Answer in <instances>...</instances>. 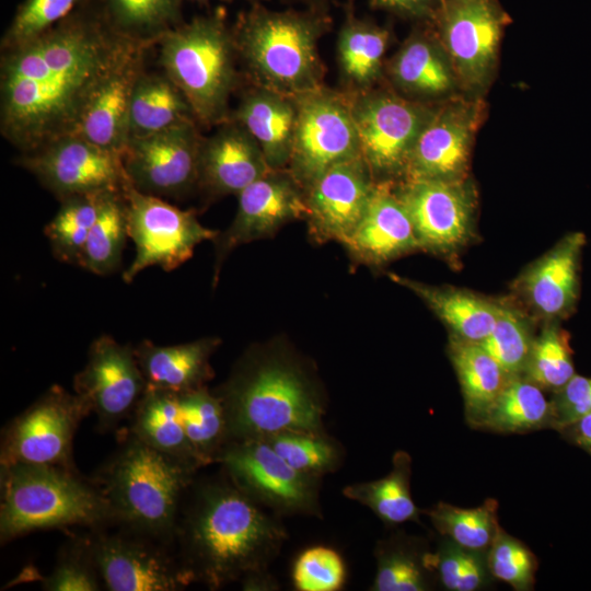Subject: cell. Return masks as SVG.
I'll return each mask as SVG.
<instances>
[{
  "instance_id": "484cf974",
  "label": "cell",
  "mask_w": 591,
  "mask_h": 591,
  "mask_svg": "<svg viewBox=\"0 0 591 591\" xmlns=\"http://www.w3.org/2000/svg\"><path fill=\"white\" fill-rule=\"evenodd\" d=\"M343 245L355 260L372 266L420 250L394 181L375 182L361 220Z\"/></svg>"
},
{
  "instance_id": "ee69618b",
  "label": "cell",
  "mask_w": 591,
  "mask_h": 591,
  "mask_svg": "<svg viewBox=\"0 0 591 591\" xmlns=\"http://www.w3.org/2000/svg\"><path fill=\"white\" fill-rule=\"evenodd\" d=\"M296 470L321 476L335 471L339 448L321 432L282 431L262 438Z\"/></svg>"
},
{
  "instance_id": "ac0fdd59",
  "label": "cell",
  "mask_w": 591,
  "mask_h": 591,
  "mask_svg": "<svg viewBox=\"0 0 591 591\" xmlns=\"http://www.w3.org/2000/svg\"><path fill=\"white\" fill-rule=\"evenodd\" d=\"M18 162L59 200L73 195L124 190L128 183L120 155L77 135L23 153Z\"/></svg>"
},
{
  "instance_id": "f907efd6",
  "label": "cell",
  "mask_w": 591,
  "mask_h": 591,
  "mask_svg": "<svg viewBox=\"0 0 591 591\" xmlns=\"http://www.w3.org/2000/svg\"><path fill=\"white\" fill-rule=\"evenodd\" d=\"M549 402V429L559 431L591 413V379L575 374Z\"/></svg>"
},
{
  "instance_id": "6da1fadb",
  "label": "cell",
  "mask_w": 591,
  "mask_h": 591,
  "mask_svg": "<svg viewBox=\"0 0 591 591\" xmlns=\"http://www.w3.org/2000/svg\"><path fill=\"white\" fill-rule=\"evenodd\" d=\"M127 35L95 19L67 18L2 50L0 130L23 153L76 135L92 93Z\"/></svg>"
},
{
  "instance_id": "f5cc1de1",
  "label": "cell",
  "mask_w": 591,
  "mask_h": 591,
  "mask_svg": "<svg viewBox=\"0 0 591 591\" xmlns=\"http://www.w3.org/2000/svg\"><path fill=\"white\" fill-rule=\"evenodd\" d=\"M563 438L591 455V413L558 431Z\"/></svg>"
},
{
  "instance_id": "7bdbcfd3",
  "label": "cell",
  "mask_w": 591,
  "mask_h": 591,
  "mask_svg": "<svg viewBox=\"0 0 591 591\" xmlns=\"http://www.w3.org/2000/svg\"><path fill=\"white\" fill-rule=\"evenodd\" d=\"M114 27L132 38L158 42L175 27L181 0H107Z\"/></svg>"
},
{
  "instance_id": "cb8c5ba5",
  "label": "cell",
  "mask_w": 591,
  "mask_h": 591,
  "mask_svg": "<svg viewBox=\"0 0 591 591\" xmlns=\"http://www.w3.org/2000/svg\"><path fill=\"white\" fill-rule=\"evenodd\" d=\"M202 137L197 189L209 199L239 195L267 174L269 167L258 143L239 121L229 118Z\"/></svg>"
},
{
  "instance_id": "30bf717a",
  "label": "cell",
  "mask_w": 591,
  "mask_h": 591,
  "mask_svg": "<svg viewBox=\"0 0 591 591\" xmlns=\"http://www.w3.org/2000/svg\"><path fill=\"white\" fill-rule=\"evenodd\" d=\"M92 529L88 541L109 591H176L193 583L174 543L115 524Z\"/></svg>"
},
{
  "instance_id": "1f68e13d",
  "label": "cell",
  "mask_w": 591,
  "mask_h": 591,
  "mask_svg": "<svg viewBox=\"0 0 591 591\" xmlns=\"http://www.w3.org/2000/svg\"><path fill=\"white\" fill-rule=\"evenodd\" d=\"M128 431L158 451L197 470L202 467L187 440L177 393L146 387Z\"/></svg>"
},
{
  "instance_id": "3957f363",
  "label": "cell",
  "mask_w": 591,
  "mask_h": 591,
  "mask_svg": "<svg viewBox=\"0 0 591 591\" xmlns=\"http://www.w3.org/2000/svg\"><path fill=\"white\" fill-rule=\"evenodd\" d=\"M215 394L224 409L229 441L322 431L325 408L320 386L285 348L247 350Z\"/></svg>"
},
{
  "instance_id": "2e32d148",
  "label": "cell",
  "mask_w": 591,
  "mask_h": 591,
  "mask_svg": "<svg viewBox=\"0 0 591 591\" xmlns=\"http://www.w3.org/2000/svg\"><path fill=\"white\" fill-rule=\"evenodd\" d=\"M483 97L462 93L441 101L420 132L401 179H462L485 118Z\"/></svg>"
},
{
  "instance_id": "c3c4849f",
  "label": "cell",
  "mask_w": 591,
  "mask_h": 591,
  "mask_svg": "<svg viewBox=\"0 0 591 591\" xmlns=\"http://www.w3.org/2000/svg\"><path fill=\"white\" fill-rule=\"evenodd\" d=\"M83 0H25L1 40V50L24 44L68 18Z\"/></svg>"
},
{
  "instance_id": "e575fe53",
  "label": "cell",
  "mask_w": 591,
  "mask_h": 591,
  "mask_svg": "<svg viewBox=\"0 0 591 591\" xmlns=\"http://www.w3.org/2000/svg\"><path fill=\"white\" fill-rule=\"evenodd\" d=\"M392 464V470L384 477L348 485L343 494L369 508L386 524L418 522L420 510L410 493L412 457L405 451H397Z\"/></svg>"
},
{
  "instance_id": "5bb4252c",
  "label": "cell",
  "mask_w": 591,
  "mask_h": 591,
  "mask_svg": "<svg viewBox=\"0 0 591 591\" xmlns=\"http://www.w3.org/2000/svg\"><path fill=\"white\" fill-rule=\"evenodd\" d=\"M294 100L297 123L287 170L305 190L331 166L361 154L347 93L323 86Z\"/></svg>"
},
{
  "instance_id": "44dd1931",
  "label": "cell",
  "mask_w": 591,
  "mask_h": 591,
  "mask_svg": "<svg viewBox=\"0 0 591 591\" xmlns=\"http://www.w3.org/2000/svg\"><path fill=\"white\" fill-rule=\"evenodd\" d=\"M152 43L127 36L95 86L77 136L121 155L129 138L132 93L144 71L146 50Z\"/></svg>"
},
{
  "instance_id": "b9f144b4",
  "label": "cell",
  "mask_w": 591,
  "mask_h": 591,
  "mask_svg": "<svg viewBox=\"0 0 591 591\" xmlns=\"http://www.w3.org/2000/svg\"><path fill=\"white\" fill-rule=\"evenodd\" d=\"M534 338L526 315L514 304L498 300L494 328L479 344L513 378L523 375Z\"/></svg>"
},
{
  "instance_id": "d4e9b609",
  "label": "cell",
  "mask_w": 591,
  "mask_h": 591,
  "mask_svg": "<svg viewBox=\"0 0 591 591\" xmlns=\"http://www.w3.org/2000/svg\"><path fill=\"white\" fill-rule=\"evenodd\" d=\"M385 70L393 90L415 101L430 103L461 93L452 62L431 23H417Z\"/></svg>"
},
{
  "instance_id": "52a82bcc",
  "label": "cell",
  "mask_w": 591,
  "mask_h": 591,
  "mask_svg": "<svg viewBox=\"0 0 591 591\" xmlns=\"http://www.w3.org/2000/svg\"><path fill=\"white\" fill-rule=\"evenodd\" d=\"M163 72L186 97L201 126L230 118L229 101L239 84L233 32L222 13L196 16L157 42Z\"/></svg>"
},
{
  "instance_id": "8d00e7d4",
  "label": "cell",
  "mask_w": 591,
  "mask_h": 591,
  "mask_svg": "<svg viewBox=\"0 0 591 591\" xmlns=\"http://www.w3.org/2000/svg\"><path fill=\"white\" fill-rule=\"evenodd\" d=\"M127 236L124 190L107 192L90 230L79 266L99 276L115 273L120 268Z\"/></svg>"
},
{
  "instance_id": "8992f818",
  "label": "cell",
  "mask_w": 591,
  "mask_h": 591,
  "mask_svg": "<svg viewBox=\"0 0 591 591\" xmlns=\"http://www.w3.org/2000/svg\"><path fill=\"white\" fill-rule=\"evenodd\" d=\"M0 542L38 530L115 524L101 488L77 468L53 465H0Z\"/></svg>"
},
{
  "instance_id": "db71d44e",
  "label": "cell",
  "mask_w": 591,
  "mask_h": 591,
  "mask_svg": "<svg viewBox=\"0 0 591 591\" xmlns=\"http://www.w3.org/2000/svg\"><path fill=\"white\" fill-rule=\"evenodd\" d=\"M240 582L243 590H275L278 588L267 571L251 573Z\"/></svg>"
},
{
  "instance_id": "7c38bea8",
  "label": "cell",
  "mask_w": 591,
  "mask_h": 591,
  "mask_svg": "<svg viewBox=\"0 0 591 591\" xmlns=\"http://www.w3.org/2000/svg\"><path fill=\"white\" fill-rule=\"evenodd\" d=\"M92 413L76 392L53 385L2 429L0 465L38 464L76 468L72 443Z\"/></svg>"
},
{
  "instance_id": "bcb514c9",
  "label": "cell",
  "mask_w": 591,
  "mask_h": 591,
  "mask_svg": "<svg viewBox=\"0 0 591 591\" xmlns=\"http://www.w3.org/2000/svg\"><path fill=\"white\" fill-rule=\"evenodd\" d=\"M46 591H100L104 584L88 536L73 537L60 548L53 571L42 578Z\"/></svg>"
},
{
  "instance_id": "d590c367",
  "label": "cell",
  "mask_w": 591,
  "mask_h": 591,
  "mask_svg": "<svg viewBox=\"0 0 591 591\" xmlns=\"http://www.w3.org/2000/svg\"><path fill=\"white\" fill-rule=\"evenodd\" d=\"M551 402L543 389L523 375L510 378L479 429L524 433L549 429Z\"/></svg>"
},
{
  "instance_id": "816d5d0a",
  "label": "cell",
  "mask_w": 591,
  "mask_h": 591,
  "mask_svg": "<svg viewBox=\"0 0 591 591\" xmlns=\"http://www.w3.org/2000/svg\"><path fill=\"white\" fill-rule=\"evenodd\" d=\"M372 9L416 23H431L442 0H368Z\"/></svg>"
},
{
  "instance_id": "ba28073f",
  "label": "cell",
  "mask_w": 591,
  "mask_h": 591,
  "mask_svg": "<svg viewBox=\"0 0 591 591\" xmlns=\"http://www.w3.org/2000/svg\"><path fill=\"white\" fill-rule=\"evenodd\" d=\"M360 154L375 182L402 178L410 152L434 113L431 103L395 90L348 93Z\"/></svg>"
},
{
  "instance_id": "f6af8a7d",
  "label": "cell",
  "mask_w": 591,
  "mask_h": 591,
  "mask_svg": "<svg viewBox=\"0 0 591 591\" xmlns=\"http://www.w3.org/2000/svg\"><path fill=\"white\" fill-rule=\"evenodd\" d=\"M438 581L449 591H477L487 588L491 576L487 553L463 547L443 537L432 553Z\"/></svg>"
},
{
  "instance_id": "9a60e30c",
  "label": "cell",
  "mask_w": 591,
  "mask_h": 591,
  "mask_svg": "<svg viewBox=\"0 0 591 591\" xmlns=\"http://www.w3.org/2000/svg\"><path fill=\"white\" fill-rule=\"evenodd\" d=\"M394 189L412 220L420 250L452 257L474 235L477 193L470 177L407 179Z\"/></svg>"
},
{
  "instance_id": "9c48e42d",
  "label": "cell",
  "mask_w": 591,
  "mask_h": 591,
  "mask_svg": "<svg viewBox=\"0 0 591 591\" xmlns=\"http://www.w3.org/2000/svg\"><path fill=\"white\" fill-rule=\"evenodd\" d=\"M510 23L498 0H442L431 24L452 62L462 94L483 97L487 92Z\"/></svg>"
},
{
  "instance_id": "f1b7e54d",
  "label": "cell",
  "mask_w": 591,
  "mask_h": 591,
  "mask_svg": "<svg viewBox=\"0 0 591 591\" xmlns=\"http://www.w3.org/2000/svg\"><path fill=\"white\" fill-rule=\"evenodd\" d=\"M389 278L409 289L448 326L451 337L482 343L493 331L498 300L445 286H431L390 273Z\"/></svg>"
},
{
  "instance_id": "d6986e66",
  "label": "cell",
  "mask_w": 591,
  "mask_h": 591,
  "mask_svg": "<svg viewBox=\"0 0 591 591\" xmlns=\"http://www.w3.org/2000/svg\"><path fill=\"white\" fill-rule=\"evenodd\" d=\"M146 387L135 348L106 334L92 341L84 367L73 378V390L89 403L101 433L130 418Z\"/></svg>"
},
{
  "instance_id": "7dc6e473",
  "label": "cell",
  "mask_w": 591,
  "mask_h": 591,
  "mask_svg": "<svg viewBox=\"0 0 591 591\" xmlns=\"http://www.w3.org/2000/svg\"><path fill=\"white\" fill-rule=\"evenodd\" d=\"M487 563L494 579L510 584L517 591L534 588L536 556L523 542L502 528L487 552Z\"/></svg>"
},
{
  "instance_id": "11a10c76",
  "label": "cell",
  "mask_w": 591,
  "mask_h": 591,
  "mask_svg": "<svg viewBox=\"0 0 591 591\" xmlns=\"http://www.w3.org/2000/svg\"><path fill=\"white\" fill-rule=\"evenodd\" d=\"M309 4V8L326 10V4L331 0H301Z\"/></svg>"
},
{
  "instance_id": "4316f807",
  "label": "cell",
  "mask_w": 591,
  "mask_h": 591,
  "mask_svg": "<svg viewBox=\"0 0 591 591\" xmlns=\"http://www.w3.org/2000/svg\"><path fill=\"white\" fill-rule=\"evenodd\" d=\"M220 344L218 337L171 346L143 339L134 348L147 389L181 394L204 387L213 378L210 358Z\"/></svg>"
},
{
  "instance_id": "681fc988",
  "label": "cell",
  "mask_w": 591,
  "mask_h": 591,
  "mask_svg": "<svg viewBox=\"0 0 591 591\" xmlns=\"http://www.w3.org/2000/svg\"><path fill=\"white\" fill-rule=\"evenodd\" d=\"M346 578V568L339 554L325 546L305 549L293 565L292 580L300 591H336Z\"/></svg>"
},
{
  "instance_id": "74e56055",
  "label": "cell",
  "mask_w": 591,
  "mask_h": 591,
  "mask_svg": "<svg viewBox=\"0 0 591 591\" xmlns=\"http://www.w3.org/2000/svg\"><path fill=\"white\" fill-rule=\"evenodd\" d=\"M183 426L194 454L206 466L215 463L229 442L221 401L207 386L178 394Z\"/></svg>"
},
{
  "instance_id": "603a6c76",
  "label": "cell",
  "mask_w": 591,
  "mask_h": 591,
  "mask_svg": "<svg viewBox=\"0 0 591 591\" xmlns=\"http://www.w3.org/2000/svg\"><path fill=\"white\" fill-rule=\"evenodd\" d=\"M586 242L582 232L566 234L517 279L514 289L518 294L544 321L560 322L575 312Z\"/></svg>"
},
{
  "instance_id": "d6a6232c",
  "label": "cell",
  "mask_w": 591,
  "mask_h": 591,
  "mask_svg": "<svg viewBox=\"0 0 591 591\" xmlns=\"http://www.w3.org/2000/svg\"><path fill=\"white\" fill-rule=\"evenodd\" d=\"M374 556L373 591H427L438 580L432 553L417 537L396 533L376 544Z\"/></svg>"
},
{
  "instance_id": "7402d4cb",
  "label": "cell",
  "mask_w": 591,
  "mask_h": 591,
  "mask_svg": "<svg viewBox=\"0 0 591 591\" xmlns=\"http://www.w3.org/2000/svg\"><path fill=\"white\" fill-rule=\"evenodd\" d=\"M375 181L361 155L327 169L304 192L308 229L316 243L341 244L361 220Z\"/></svg>"
},
{
  "instance_id": "7a4b0ae2",
  "label": "cell",
  "mask_w": 591,
  "mask_h": 591,
  "mask_svg": "<svg viewBox=\"0 0 591 591\" xmlns=\"http://www.w3.org/2000/svg\"><path fill=\"white\" fill-rule=\"evenodd\" d=\"M287 540L282 523L225 474L194 483L176 523L174 545L193 579L217 590L267 571Z\"/></svg>"
},
{
  "instance_id": "4fadbf2b",
  "label": "cell",
  "mask_w": 591,
  "mask_h": 591,
  "mask_svg": "<svg viewBox=\"0 0 591 591\" xmlns=\"http://www.w3.org/2000/svg\"><path fill=\"white\" fill-rule=\"evenodd\" d=\"M215 463L240 490L275 514H320V477L292 467L262 438L229 441Z\"/></svg>"
},
{
  "instance_id": "f546056e",
  "label": "cell",
  "mask_w": 591,
  "mask_h": 591,
  "mask_svg": "<svg viewBox=\"0 0 591 591\" xmlns=\"http://www.w3.org/2000/svg\"><path fill=\"white\" fill-rule=\"evenodd\" d=\"M390 40L389 28L358 18L351 2L346 5L337 37V60L348 93L369 90L380 80Z\"/></svg>"
},
{
  "instance_id": "60d3db41",
  "label": "cell",
  "mask_w": 591,
  "mask_h": 591,
  "mask_svg": "<svg viewBox=\"0 0 591 591\" xmlns=\"http://www.w3.org/2000/svg\"><path fill=\"white\" fill-rule=\"evenodd\" d=\"M575 374L569 334L559 321L546 322L533 340L523 376L554 393Z\"/></svg>"
},
{
  "instance_id": "9f6ffc18",
  "label": "cell",
  "mask_w": 591,
  "mask_h": 591,
  "mask_svg": "<svg viewBox=\"0 0 591 591\" xmlns=\"http://www.w3.org/2000/svg\"><path fill=\"white\" fill-rule=\"evenodd\" d=\"M196 1H206V0H196ZM248 1H251L252 3H258V2H263L267 0H248Z\"/></svg>"
},
{
  "instance_id": "ab89813d",
  "label": "cell",
  "mask_w": 591,
  "mask_h": 591,
  "mask_svg": "<svg viewBox=\"0 0 591 591\" xmlns=\"http://www.w3.org/2000/svg\"><path fill=\"white\" fill-rule=\"evenodd\" d=\"M425 512L443 537L479 552H488L501 529L498 522V502L493 498L470 509L439 502Z\"/></svg>"
},
{
  "instance_id": "ffe728a7",
  "label": "cell",
  "mask_w": 591,
  "mask_h": 591,
  "mask_svg": "<svg viewBox=\"0 0 591 591\" xmlns=\"http://www.w3.org/2000/svg\"><path fill=\"white\" fill-rule=\"evenodd\" d=\"M236 196L231 225L215 239L213 287L223 260L235 247L270 237L285 224L308 216L305 192L287 169L270 170Z\"/></svg>"
},
{
  "instance_id": "5b68a950",
  "label": "cell",
  "mask_w": 591,
  "mask_h": 591,
  "mask_svg": "<svg viewBox=\"0 0 591 591\" xmlns=\"http://www.w3.org/2000/svg\"><path fill=\"white\" fill-rule=\"evenodd\" d=\"M121 438L93 480L108 500L115 524L174 543L178 514L198 470L128 430Z\"/></svg>"
},
{
  "instance_id": "4dcf8cb0",
  "label": "cell",
  "mask_w": 591,
  "mask_h": 591,
  "mask_svg": "<svg viewBox=\"0 0 591 591\" xmlns=\"http://www.w3.org/2000/svg\"><path fill=\"white\" fill-rule=\"evenodd\" d=\"M448 355L461 386L465 419L479 429L510 376L478 343L450 337Z\"/></svg>"
},
{
  "instance_id": "e0dca14e",
  "label": "cell",
  "mask_w": 591,
  "mask_h": 591,
  "mask_svg": "<svg viewBox=\"0 0 591 591\" xmlns=\"http://www.w3.org/2000/svg\"><path fill=\"white\" fill-rule=\"evenodd\" d=\"M201 139L196 121L129 138L120 155L129 184L161 198L197 188Z\"/></svg>"
},
{
  "instance_id": "f35d334b",
  "label": "cell",
  "mask_w": 591,
  "mask_h": 591,
  "mask_svg": "<svg viewBox=\"0 0 591 591\" xmlns=\"http://www.w3.org/2000/svg\"><path fill=\"white\" fill-rule=\"evenodd\" d=\"M106 193L81 194L60 199L59 210L44 230L58 260L79 266L86 239Z\"/></svg>"
},
{
  "instance_id": "83f0119b",
  "label": "cell",
  "mask_w": 591,
  "mask_h": 591,
  "mask_svg": "<svg viewBox=\"0 0 591 591\" xmlns=\"http://www.w3.org/2000/svg\"><path fill=\"white\" fill-rule=\"evenodd\" d=\"M230 118L251 134L271 170L288 169L297 123L294 97L252 84Z\"/></svg>"
},
{
  "instance_id": "836d02e7",
  "label": "cell",
  "mask_w": 591,
  "mask_h": 591,
  "mask_svg": "<svg viewBox=\"0 0 591 591\" xmlns=\"http://www.w3.org/2000/svg\"><path fill=\"white\" fill-rule=\"evenodd\" d=\"M188 121L197 123L186 97L172 80L164 72L143 71L132 93L129 138L155 134Z\"/></svg>"
},
{
  "instance_id": "277c9868",
  "label": "cell",
  "mask_w": 591,
  "mask_h": 591,
  "mask_svg": "<svg viewBox=\"0 0 591 591\" xmlns=\"http://www.w3.org/2000/svg\"><path fill=\"white\" fill-rule=\"evenodd\" d=\"M331 25L326 10L275 11L258 2L240 13L232 32L252 84L297 97L324 86L318 43Z\"/></svg>"
},
{
  "instance_id": "8fae6325",
  "label": "cell",
  "mask_w": 591,
  "mask_h": 591,
  "mask_svg": "<svg viewBox=\"0 0 591 591\" xmlns=\"http://www.w3.org/2000/svg\"><path fill=\"white\" fill-rule=\"evenodd\" d=\"M128 237L136 255L123 273L131 282L142 270L158 266L172 271L186 263L197 245L215 240L218 231L204 227L196 210H183L161 197L137 190L129 182L124 188Z\"/></svg>"
}]
</instances>
